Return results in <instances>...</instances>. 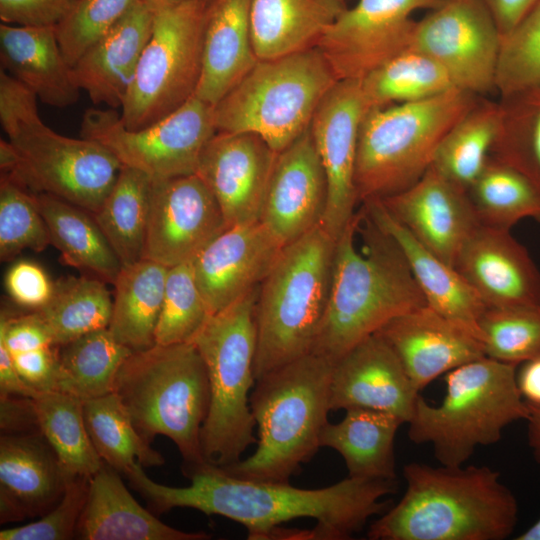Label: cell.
<instances>
[{
  "instance_id": "37",
  "label": "cell",
  "mask_w": 540,
  "mask_h": 540,
  "mask_svg": "<svg viewBox=\"0 0 540 540\" xmlns=\"http://www.w3.org/2000/svg\"><path fill=\"white\" fill-rule=\"evenodd\" d=\"M151 183L146 174L122 166L111 191L92 214L122 266L144 258Z\"/></svg>"
},
{
  "instance_id": "48",
  "label": "cell",
  "mask_w": 540,
  "mask_h": 540,
  "mask_svg": "<svg viewBox=\"0 0 540 540\" xmlns=\"http://www.w3.org/2000/svg\"><path fill=\"white\" fill-rule=\"evenodd\" d=\"M138 0H76L55 27L67 62L73 67L79 58L101 40Z\"/></svg>"
},
{
  "instance_id": "52",
  "label": "cell",
  "mask_w": 540,
  "mask_h": 540,
  "mask_svg": "<svg viewBox=\"0 0 540 540\" xmlns=\"http://www.w3.org/2000/svg\"><path fill=\"white\" fill-rule=\"evenodd\" d=\"M0 341L11 354L55 345L49 329L34 311L13 316L2 310Z\"/></svg>"
},
{
  "instance_id": "19",
  "label": "cell",
  "mask_w": 540,
  "mask_h": 540,
  "mask_svg": "<svg viewBox=\"0 0 540 540\" xmlns=\"http://www.w3.org/2000/svg\"><path fill=\"white\" fill-rule=\"evenodd\" d=\"M284 246L258 221L224 230L192 261L211 315L257 288Z\"/></svg>"
},
{
  "instance_id": "20",
  "label": "cell",
  "mask_w": 540,
  "mask_h": 540,
  "mask_svg": "<svg viewBox=\"0 0 540 540\" xmlns=\"http://www.w3.org/2000/svg\"><path fill=\"white\" fill-rule=\"evenodd\" d=\"M327 199L326 176L309 127L277 153L260 222L285 246L322 224Z\"/></svg>"
},
{
  "instance_id": "13",
  "label": "cell",
  "mask_w": 540,
  "mask_h": 540,
  "mask_svg": "<svg viewBox=\"0 0 540 540\" xmlns=\"http://www.w3.org/2000/svg\"><path fill=\"white\" fill-rule=\"evenodd\" d=\"M216 132L214 107L193 96L165 118L137 130L126 128L115 109L89 108L80 136L101 144L123 167L161 180L195 174L200 154Z\"/></svg>"
},
{
  "instance_id": "51",
  "label": "cell",
  "mask_w": 540,
  "mask_h": 540,
  "mask_svg": "<svg viewBox=\"0 0 540 540\" xmlns=\"http://www.w3.org/2000/svg\"><path fill=\"white\" fill-rule=\"evenodd\" d=\"M76 0H0V19L24 27H56Z\"/></svg>"
},
{
  "instance_id": "35",
  "label": "cell",
  "mask_w": 540,
  "mask_h": 540,
  "mask_svg": "<svg viewBox=\"0 0 540 540\" xmlns=\"http://www.w3.org/2000/svg\"><path fill=\"white\" fill-rule=\"evenodd\" d=\"M132 352L108 328L59 345L55 391L83 401L113 393L119 369Z\"/></svg>"
},
{
  "instance_id": "27",
  "label": "cell",
  "mask_w": 540,
  "mask_h": 540,
  "mask_svg": "<svg viewBox=\"0 0 540 540\" xmlns=\"http://www.w3.org/2000/svg\"><path fill=\"white\" fill-rule=\"evenodd\" d=\"M361 204L369 217L401 248L426 305L481 340L479 321L486 305L461 274L423 246L380 199Z\"/></svg>"
},
{
  "instance_id": "60",
  "label": "cell",
  "mask_w": 540,
  "mask_h": 540,
  "mask_svg": "<svg viewBox=\"0 0 540 540\" xmlns=\"http://www.w3.org/2000/svg\"><path fill=\"white\" fill-rule=\"evenodd\" d=\"M157 4H165V3H176V2H184V1H192V0H151ZM210 1V0H206Z\"/></svg>"
},
{
  "instance_id": "14",
  "label": "cell",
  "mask_w": 540,
  "mask_h": 540,
  "mask_svg": "<svg viewBox=\"0 0 540 540\" xmlns=\"http://www.w3.org/2000/svg\"><path fill=\"white\" fill-rule=\"evenodd\" d=\"M500 40L482 0H445L416 21L410 47L439 63L458 89L484 97L495 91Z\"/></svg>"
},
{
  "instance_id": "17",
  "label": "cell",
  "mask_w": 540,
  "mask_h": 540,
  "mask_svg": "<svg viewBox=\"0 0 540 540\" xmlns=\"http://www.w3.org/2000/svg\"><path fill=\"white\" fill-rule=\"evenodd\" d=\"M227 229L220 206L196 175L152 180L144 258L191 262Z\"/></svg>"
},
{
  "instance_id": "42",
  "label": "cell",
  "mask_w": 540,
  "mask_h": 540,
  "mask_svg": "<svg viewBox=\"0 0 540 540\" xmlns=\"http://www.w3.org/2000/svg\"><path fill=\"white\" fill-rule=\"evenodd\" d=\"M83 415L90 439L101 459L124 473L135 463L161 466L165 459L133 425L116 393L83 401Z\"/></svg>"
},
{
  "instance_id": "38",
  "label": "cell",
  "mask_w": 540,
  "mask_h": 540,
  "mask_svg": "<svg viewBox=\"0 0 540 540\" xmlns=\"http://www.w3.org/2000/svg\"><path fill=\"white\" fill-rule=\"evenodd\" d=\"M113 299L106 282L97 277L61 278L54 283L49 301L34 310L49 329L55 345L86 333L108 328Z\"/></svg>"
},
{
  "instance_id": "3",
  "label": "cell",
  "mask_w": 540,
  "mask_h": 540,
  "mask_svg": "<svg viewBox=\"0 0 540 540\" xmlns=\"http://www.w3.org/2000/svg\"><path fill=\"white\" fill-rule=\"evenodd\" d=\"M406 490L369 527L371 540H503L518 519V503L488 466L403 467Z\"/></svg>"
},
{
  "instance_id": "1",
  "label": "cell",
  "mask_w": 540,
  "mask_h": 540,
  "mask_svg": "<svg viewBox=\"0 0 540 540\" xmlns=\"http://www.w3.org/2000/svg\"><path fill=\"white\" fill-rule=\"evenodd\" d=\"M124 475L154 514L181 507L220 515L242 524L251 540L269 539L282 523L298 518L317 521L316 539H351L370 518L389 509L391 501L383 498L398 489L397 479L350 476L327 487L304 489L289 482L238 478L206 462L185 473L191 480L185 487L153 481L139 463Z\"/></svg>"
},
{
  "instance_id": "21",
  "label": "cell",
  "mask_w": 540,
  "mask_h": 540,
  "mask_svg": "<svg viewBox=\"0 0 540 540\" xmlns=\"http://www.w3.org/2000/svg\"><path fill=\"white\" fill-rule=\"evenodd\" d=\"M419 395L394 351L376 333L333 363L331 411L366 408L408 423Z\"/></svg>"
},
{
  "instance_id": "44",
  "label": "cell",
  "mask_w": 540,
  "mask_h": 540,
  "mask_svg": "<svg viewBox=\"0 0 540 540\" xmlns=\"http://www.w3.org/2000/svg\"><path fill=\"white\" fill-rule=\"evenodd\" d=\"M479 328L487 357L519 366L540 355V304L486 307Z\"/></svg>"
},
{
  "instance_id": "23",
  "label": "cell",
  "mask_w": 540,
  "mask_h": 540,
  "mask_svg": "<svg viewBox=\"0 0 540 540\" xmlns=\"http://www.w3.org/2000/svg\"><path fill=\"white\" fill-rule=\"evenodd\" d=\"M454 268L486 307L540 304V270L510 230L479 224L460 250Z\"/></svg>"
},
{
  "instance_id": "54",
  "label": "cell",
  "mask_w": 540,
  "mask_h": 540,
  "mask_svg": "<svg viewBox=\"0 0 540 540\" xmlns=\"http://www.w3.org/2000/svg\"><path fill=\"white\" fill-rule=\"evenodd\" d=\"M0 428L1 434L40 432L33 398L0 395Z\"/></svg>"
},
{
  "instance_id": "7",
  "label": "cell",
  "mask_w": 540,
  "mask_h": 540,
  "mask_svg": "<svg viewBox=\"0 0 540 540\" xmlns=\"http://www.w3.org/2000/svg\"><path fill=\"white\" fill-rule=\"evenodd\" d=\"M336 240L319 224L285 245L258 289L255 378L311 353L328 304Z\"/></svg>"
},
{
  "instance_id": "40",
  "label": "cell",
  "mask_w": 540,
  "mask_h": 540,
  "mask_svg": "<svg viewBox=\"0 0 540 540\" xmlns=\"http://www.w3.org/2000/svg\"><path fill=\"white\" fill-rule=\"evenodd\" d=\"M359 81L367 110L419 101L458 89L439 63L412 47Z\"/></svg>"
},
{
  "instance_id": "50",
  "label": "cell",
  "mask_w": 540,
  "mask_h": 540,
  "mask_svg": "<svg viewBox=\"0 0 540 540\" xmlns=\"http://www.w3.org/2000/svg\"><path fill=\"white\" fill-rule=\"evenodd\" d=\"M54 283L38 264L26 260L13 264L5 275V288L10 298L31 311L49 301Z\"/></svg>"
},
{
  "instance_id": "15",
  "label": "cell",
  "mask_w": 540,
  "mask_h": 540,
  "mask_svg": "<svg viewBox=\"0 0 540 540\" xmlns=\"http://www.w3.org/2000/svg\"><path fill=\"white\" fill-rule=\"evenodd\" d=\"M445 0H358L335 19L316 47L338 80H362L410 48L419 9Z\"/></svg>"
},
{
  "instance_id": "57",
  "label": "cell",
  "mask_w": 540,
  "mask_h": 540,
  "mask_svg": "<svg viewBox=\"0 0 540 540\" xmlns=\"http://www.w3.org/2000/svg\"><path fill=\"white\" fill-rule=\"evenodd\" d=\"M516 372L518 389L526 402L540 404V355L520 364Z\"/></svg>"
},
{
  "instance_id": "24",
  "label": "cell",
  "mask_w": 540,
  "mask_h": 540,
  "mask_svg": "<svg viewBox=\"0 0 540 540\" xmlns=\"http://www.w3.org/2000/svg\"><path fill=\"white\" fill-rule=\"evenodd\" d=\"M376 334L419 392L439 376L485 356L480 339L427 305L395 317Z\"/></svg>"
},
{
  "instance_id": "30",
  "label": "cell",
  "mask_w": 540,
  "mask_h": 540,
  "mask_svg": "<svg viewBox=\"0 0 540 540\" xmlns=\"http://www.w3.org/2000/svg\"><path fill=\"white\" fill-rule=\"evenodd\" d=\"M251 0H212L203 41L202 72L195 96L215 107L259 60L250 24Z\"/></svg>"
},
{
  "instance_id": "10",
  "label": "cell",
  "mask_w": 540,
  "mask_h": 540,
  "mask_svg": "<svg viewBox=\"0 0 540 540\" xmlns=\"http://www.w3.org/2000/svg\"><path fill=\"white\" fill-rule=\"evenodd\" d=\"M480 97L453 89L414 102L368 109L357 145L359 203L384 199L417 182L447 131Z\"/></svg>"
},
{
  "instance_id": "59",
  "label": "cell",
  "mask_w": 540,
  "mask_h": 540,
  "mask_svg": "<svg viewBox=\"0 0 540 540\" xmlns=\"http://www.w3.org/2000/svg\"><path fill=\"white\" fill-rule=\"evenodd\" d=\"M515 539L517 540H540V518L522 534Z\"/></svg>"
},
{
  "instance_id": "4",
  "label": "cell",
  "mask_w": 540,
  "mask_h": 540,
  "mask_svg": "<svg viewBox=\"0 0 540 540\" xmlns=\"http://www.w3.org/2000/svg\"><path fill=\"white\" fill-rule=\"evenodd\" d=\"M332 369L331 361L308 353L257 378L250 395L256 449L221 468L238 478L289 482L321 448Z\"/></svg>"
},
{
  "instance_id": "43",
  "label": "cell",
  "mask_w": 540,
  "mask_h": 540,
  "mask_svg": "<svg viewBox=\"0 0 540 540\" xmlns=\"http://www.w3.org/2000/svg\"><path fill=\"white\" fill-rule=\"evenodd\" d=\"M490 157L517 169L540 192V89L500 98Z\"/></svg>"
},
{
  "instance_id": "41",
  "label": "cell",
  "mask_w": 540,
  "mask_h": 540,
  "mask_svg": "<svg viewBox=\"0 0 540 540\" xmlns=\"http://www.w3.org/2000/svg\"><path fill=\"white\" fill-rule=\"evenodd\" d=\"M481 225L510 230L523 219L540 222V192L517 169L489 158L467 191Z\"/></svg>"
},
{
  "instance_id": "2",
  "label": "cell",
  "mask_w": 540,
  "mask_h": 540,
  "mask_svg": "<svg viewBox=\"0 0 540 540\" xmlns=\"http://www.w3.org/2000/svg\"><path fill=\"white\" fill-rule=\"evenodd\" d=\"M425 305L401 248L361 207L336 241L328 304L311 353L335 363L390 320Z\"/></svg>"
},
{
  "instance_id": "12",
  "label": "cell",
  "mask_w": 540,
  "mask_h": 540,
  "mask_svg": "<svg viewBox=\"0 0 540 540\" xmlns=\"http://www.w3.org/2000/svg\"><path fill=\"white\" fill-rule=\"evenodd\" d=\"M211 1L157 4L151 36L121 106L126 128L152 125L195 96Z\"/></svg>"
},
{
  "instance_id": "49",
  "label": "cell",
  "mask_w": 540,
  "mask_h": 540,
  "mask_svg": "<svg viewBox=\"0 0 540 540\" xmlns=\"http://www.w3.org/2000/svg\"><path fill=\"white\" fill-rule=\"evenodd\" d=\"M89 477H72L61 500L37 521L0 531V540H70L76 538L84 510Z\"/></svg>"
},
{
  "instance_id": "25",
  "label": "cell",
  "mask_w": 540,
  "mask_h": 540,
  "mask_svg": "<svg viewBox=\"0 0 540 540\" xmlns=\"http://www.w3.org/2000/svg\"><path fill=\"white\" fill-rule=\"evenodd\" d=\"M71 478L41 432L1 434V524L44 515Z\"/></svg>"
},
{
  "instance_id": "26",
  "label": "cell",
  "mask_w": 540,
  "mask_h": 540,
  "mask_svg": "<svg viewBox=\"0 0 540 540\" xmlns=\"http://www.w3.org/2000/svg\"><path fill=\"white\" fill-rule=\"evenodd\" d=\"M157 3L138 0L73 66L76 82L95 105L121 107L151 36Z\"/></svg>"
},
{
  "instance_id": "39",
  "label": "cell",
  "mask_w": 540,
  "mask_h": 540,
  "mask_svg": "<svg viewBox=\"0 0 540 540\" xmlns=\"http://www.w3.org/2000/svg\"><path fill=\"white\" fill-rule=\"evenodd\" d=\"M34 406L41 434L71 477L93 476L104 464L90 439L83 400L59 391L40 392Z\"/></svg>"
},
{
  "instance_id": "58",
  "label": "cell",
  "mask_w": 540,
  "mask_h": 540,
  "mask_svg": "<svg viewBox=\"0 0 540 540\" xmlns=\"http://www.w3.org/2000/svg\"><path fill=\"white\" fill-rule=\"evenodd\" d=\"M529 413L526 418L528 445L535 461L540 464V404L526 402Z\"/></svg>"
},
{
  "instance_id": "47",
  "label": "cell",
  "mask_w": 540,
  "mask_h": 540,
  "mask_svg": "<svg viewBox=\"0 0 540 540\" xmlns=\"http://www.w3.org/2000/svg\"><path fill=\"white\" fill-rule=\"evenodd\" d=\"M51 244L35 193L10 175L0 180V259L9 261L30 249L41 252Z\"/></svg>"
},
{
  "instance_id": "55",
  "label": "cell",
  "mask_w": 540,
  "mask_h": 540,
  "mask_svg": "<svg viewBox=\"0 0 540 540\" xmlns=\"http://www.w3.org/2000/svg\"><path fill=\"white\" fill-rule=\"evenodd\" d=\"M492 14L501 36L510 31L540 0H482Z\"/></svg>"
},
{
  "instance_id": "32",
  "label": "cell",
  "mask_w": 540,
  "mask_h": 540,
  "mask_svg": "<svg viewBox=\"0 0 540 540\" xmlns=\"http://www.w3.org/2000/svg\"><path fill=\"white\" fill-rule=\"evenodd\" d=\"M402 424L387 412L350 408L341 421L327 422L320 446L342 456L350 477L396 479L394 441Z\"/></svg>"
},
{
  "instance_id": "11",
  "label": "cell",
  "mask_w": 540,
  "mask_h": 540,
  "mask_svg": "<svg viewBox=\"0 0 540 540\" xmlns=\"http://www.w3.org/2000/svg\"><path fill=\"white\" fill-rule=\"evenodd\" d=\"M337 81L317 47L259 59L214 107L216 131L257 134L279 153L309 129Z\"/></svg>"
},
{
  "instance_id": "16",
  "label": "cell",
  "mask_w": 540,
  "mask_h": 540,
  "mask_svg": "<svg viewBox=\"0 0 540 540\" xmlns=\"http://www.w3.org/2000/svg\"><path fill=\"white\" fill-rule=\"evenodd\" d=\"M367 106L359 80H339L317 107L310 132L327 181L322 225L337 241L359 203L356 189L357 145Z\"/></svg>"
},
{
  "instance_id": "45",
  "label": "cell",
  "mask_w": 540,
  "mask_h": 540,
  "mask_svg": "<svg viewBox=\"0 0 540 540\" xmlns=\"http://www.w3.org/2000/svg\"><path fill=\"white\" fill-rule=\"evenodd\" d=\"M210 316L195 280L192 261L169 267L155 344L192 342Z\"/></svg>"
},
{
  "instance_id": "53",
  "label": "cell",
  "mask_w": 540,
  "mask_h": 540,
  "mask_svg": "<svg viewBox=\"0 0 540 540\" xmlns=\"http://www.w3.org/2000/svg\"><path fill=\"white\" fill-rule=\"evenodd\" d=\"M59 345L11 354L24 381L38 392L55 391Z\"/></svg>"
},
{
  "instance_id": "8",
  "label": "cell",
  "mask_w": 540,
  "mask_h": 540,
  "mask_svg": "<svg viewBox=\"0 0 540 540\" xmlns=\"http://www.w3.org/2000/svg\"><path fill=\"white\" fill-rule=\"evenodd\" d=\"M517 367L483 356L449 371L439 405L418 396L407 423L409 439L431 444L441 465H464L477 447L498 442L508 425L526 420L529 409L517 386Z\"/></svg>"
},
{
  "instance_id": "5",
  "label": "cell",
  "mask_w": 540,
  "mask_h": 540,
  "mask_svg": "<svg viewBox=\"0 0 540 540\" xmlns=\"http://www.w3.org/2000/svg\"><path fill=\"white\" fill-rule=\"evenodd\" d=\"M37 96L0 68V122L17 154L10 175L34 193H46L95 213L122 165L96 141L71 138L48 127Z\"/></svg>"
},
{
  "instance_id": "31",
  "label": "cell",
  "mask_w": 540,
  "mask_h": 540,
  "mask_svg": "<svg viewBox=\"0 0 540 540\" xmlns=\"http://www.w3.org/2000/svg\"><path fill=\"white\" fill-rule=\"evenodd\" d=\"M346 7L344 0H251V34L258 59L316 47Z\"/></svg>"
},
{
  "instance_id": "22",
  "label": "cell",
  "mask_w": 540,
  "mask_h": 540,
  "mask_svg": "<svg viewBox=\"0 0 540 540\" xmlns=\"http://www.w3.org/2000/svg\"><path fill=\"white\" fill-rule=\"evenodd\" d=\"M380 200L423 246L452 267L480 224L467 192L431 166L409 188Z\"/></svg>"
},
{
  "instance_id": "33",
  "label": "cell",
  "mask_w": 540,
  "mask_h": 540,
  "mask_svg": "<svg viewBox=\"0 0 540 540\" xmlns=\"http://www.w3.org/2000/svg\"><path fill=\"white\" fill-rule=\"evenodd\" d=\"M35 199L61 261L113 284L123 266L92 213L46 193Z\"/></svg>"
},
{
  "instance_id": "46",
  "label": "cell",
  "mask_w": 540,
  "mask_h": 540,
  "mask_svg": "<svg viewBox=\"0 0 540 540\" xmlns=\"http://www.w3.org/2000/svg\"><path fill=\"white\" fill-rule=\"evenodd\" d=\"M540 89V2L501 36L495 91L500 98Z\"/></svg>"
},
{
  "instance_id": "28",
  "label": "cell",
  "mask_w": 540,
  "mask_h": 540,
  "mask_svg": "<svg viewBox=\"0 0 540 540\" xmlns=\"http://www.w3.org/2000/svg\"><path fill=\"white\" fill-rule=\"evenodd\" d=\"M76 538L82 540H206L205 532L173 528L142 507L125 487L120 472L105 463L89 479L87 501Z\"/></svg>"
},
{
  "instance_id": "9",
  "label": "cell",
  "mask_w": 540,
  "mask_h": 540,
  "mask_svg": "<svg viewBox=\"0 0 540 540\" xmlns=\"http://www.w3.org/2000/svg\"><path fill=\"white\" fill-rule=\"evenodd\" d=\"M259 286L211 315L192 341L206 366L210 388L201 449L205 462L217 467L238 462L257 441L250 395L256 382L255 304Z\"/></svg>"
},
{
  "instance_id": "34",
  "label": "cell",
  "mask_w": 540,
  "mask_h": 540,
  "mask_svg": "<svg viewBox=\"0 0 540 540\" xmlns=\"http://www.w3.org/2000/svg\"><path fill=\"white\" fill-rule=\"evenodd\" d=\"M168 268L143 258L123 266L113 283V307L108 329L117 341L133 351L155 344Z\"/></svg>"
},
{
  "instance_id": "18",
  "label": "cell",
  "mask_w": 540,
  "mask_h": 540,
  "mask_svg": "<svg viewBox=\"0 0 540 540\" xmlns=\"http://www.w3.org/2000/svg\"><path fill=\"white\" fill-rule=\"evenodd\" d=\"M276 157L254 133L216 132L206 143L195 174L218 202L227 228L260 221Z\"/></svg>"
},
{
  "instance_id": "36",
  "label": "cell",
  "mask_w": 540,
  "mask_h": 540,
  "mask_svg": "<svg viewBox=\"0 0 540 540\" xmlns=\"http://www.w3.org/2000/svg\"><path fill=\"white\" fill-rule=\"evenodd\" d=\"M499 119V102L480 97L442 138L431 167L467 192L490 158Z\"/></svg>"
},
{
  "instance_id": "6",
  "label": "cell",
  "mask_w": 540,
  "mask_h": 540,
  "mask_svg": "<svg viewBox=\"0 0 540 540\" xmlns=\"http://www.w3.org/2000/svg\"><path fill=\"white\" fill-rule=\"evenodd\" d=\"M114 393L141 436L168 437L182 458V471L205 463L201 430L210 388L204 361L193 342L133 351L116 377Z\"/></svg>"
},
{
  "instance_id": "56",
  "label": "cell",
  "mask_w": 540,
  "mask_h": 540,
  "mask_svg": "<svg viewBox=\"0 0 540 540\" xmlns=\"http://www.w3.org/2000/svg\"><path fill=\"white\" fill-rule=\"evenodd\" d=\"M39 393L20 376L10 351L0 341V395L35 398Z\"/></svg>"
},
{
  "instance_id": "61",
  "label": "cell",
  "mask_w": 540,
  "mask_h": 540,
  "mask_svg": "<svg viewBox=\"0 0 540 540\" xmlns=\"http://www.w3.org/2000/svg\"><path fill=\"white\" fill-rule=\"evenodd\" d=\"M344 1H346V0H344Z\"/></svg>"
},
{
  "instance_id": "29",
  "label": "cell",
  "mask_w": 540,
  "mask_h": 540,
  "mask_svg": "<svg viewBox=\"0 0 540 540\" xmlns=\"http://www.w3.org/2000/svg\"><path fill=\"white\" fill-rule=\"evenodd\" d=\"M1 69L56 108L74 105L80 96L73 67L60 48L55 27L0 25Z\"/></svg>"
}]
</instances>
